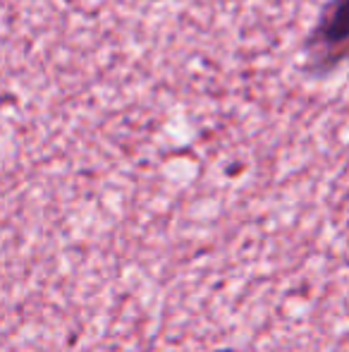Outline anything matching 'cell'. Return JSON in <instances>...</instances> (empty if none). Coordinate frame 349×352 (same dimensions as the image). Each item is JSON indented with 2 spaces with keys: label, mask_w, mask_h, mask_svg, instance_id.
Segmentation results:
<instances>
[{
  "label": "cell",
  "mask_w": 349,
  "mask_h": 352,
  "mask_svg": "<svg viewBox=\"0 0 349 352\" xmlns=\"http://www.w3.org/2000/svg\"><path fill=\"white\" fill-rule=\"evenodd\" d=\"M302 67L311 79H328L349 67V0H326L302 43Z\"/></svg>",
  "instance_id": "1"
}]
</instances>
